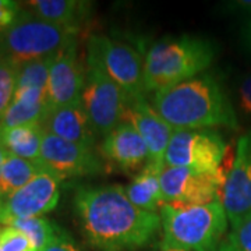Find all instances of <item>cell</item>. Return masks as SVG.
Here are the masks:
<instances>
[{
	"mask_svg": "<svg viewBox=\"0 0 251 251\" xmlns=\"http://www.w3.org/2000/svg\"><path fill=\"white\" fill-rule=\"evenodd\" d=\"M74 211L85 240L98 251L138 250L161 229V215L135 206L119 184L80 187Z\"/></svg>",
	"mask_w": 251,
	"mask_h": 251,
	"instance_id": "1",
	"label": "cell"
},
{
	"mask_svg": "<svg viewBox=\"0 0 251 251\" xmlns=\"http://www.w3.org/2000/svg\"><path fill=\"white\" fill-rule=\"evenodd\" d=\"M152 108L176 128H239L232 100L214 74L204 73L153 92Z\"/></svg>",
	"mask_w": 251,
	"mask_h": 251,
	"instance_id": "2",
	"label": "cell"
},
{
	"mask_svg": "<svg viewBox=\"0 0 251 251\" xmlns=\"http://www.w3.org/2000/svg\"><path fill=\"white\" fill-rule=\"evenodd\" d=\"M159 211L162 251L219 250L229 224L221 200L202 205L163 204Z\"/></svg>",
	"mask_w": 251,
	"mask_h": 251,
	"instance_id": "3",
	"label": "cell"
},
{
	"mask_svg": "<svg viewBox=\"0 0 251 251\" xmlns=\"http://www.w3.org/2000/svg\"><path fill=\"white\" fill-rule=\"evenodd\" d=\"M216 46L200 36L181 35L156 41L144 59L145 92L163 88L197 77L215 60Z\"/></svg>",
	"mask_w": 251,
	"mask_h": 251,
	"instance_id": "4",
	"label": "cell"
},
{
	"mask_svg": "<svg viewBox=\"0 0 251 251\" xmlns=\"http://www.w3.org/2000/svg\"><path fill=\"white\" fill-rule=\"evenodd\" d=\"M77 29L44 21L23 7L14 24L0 34V59L20 67L53 56L77 39Z\"/></svg>",
	"mask_w": 251,
	"mask_h": 251,
	"instance_id": "5",
	"label": "cell"
},
{
	"mask_svg": "<svg viewBox=\"0 0 251 251\" xmlns=\"http://www.w3.org/2000/svg\"><path fill=\"white\" fill-rule=\"evenodd\" d=\"M87 66L108 75L128 98L144 97V60L133 46L105 35L90 36Z\"/></svg>",
	"mask_w": 251,
	"mask_h": 251,
	"instance_id": "6",
	"label": "cell"
},
{
	"mask_svg": "<svg viewBox=\"0 0 251 251\" xmlns=\"http://www.w3.org/2000/svg\"><path fill=\"white\" fill-rule=\"evenodd\" d=\"M227 145L212 128H176L165 152V166L216 172Z\"/></svg>",
	"mask_w": 251,
	"mask_h": 251,
	"instance_id": "7",
	"label": "cell"
},
{
	"mask_svg": "<svg viewBox=\"0 0 251 251\" xmlns=\"http://www.w3.org/2000/svg\"><path fill=\"white\" fill-rule=\"evenodd\" d=\"M127 102L128 97L117 84L98 69L87 66L81 105L95 134L105 137L125 122Z\"/></svg>",
	"mask_w": 251,
	"mask_h": 251,
	"instance_id": "8",
	"label": "cell"
},
{
	"mask_svg": "<svg viewBox=\"0 0 251 251\" xmlns=\"http://www.w3.org/2000/svg\"><path fill=\"white\" fill-rule=\"evenodd\" d=\"M63 180L49 169H42L24 187L0 201V225L18 219L46 215L59 204Z\"/></svg>",
	"mask_w": 251,
	"mask_h": 251,
	"instance_id": "9",
	"label": "cell"
},
{
	"mask_svg": "<svg viewBox=\"0 0 251 251\" xmlns=\"http://www.w3.org/2000/svg\"><path fill=\"white\" fill-rule=\"evenodd\" d=\"M226 176L219 171L200 172L190 168L165 166L161 173L165 204L202 205L222 197Z\"/></svg>",
	"mask_w": 251,
	"mask_h": 251,
	"instance_id": "10",
	"label": "cell"
},
{
	"mask_svg": "<svg viewBox=\"0 0 251 251\" xmlns=\"http://www.w3.org/2000/svg\"><path fill=\"white\" fill-rule=\"evenodd\" d=\"M39 162L62 180L95 176L105 171L102 158L94 148L66 141L49 133L44 134Z\"/></svg>",
	"mask_w": 251,
	"mask_h": 251,
	"instance_id": "11",
	"label": "cell"
},
{
	"mask_svg": "<svg viewBox=\"0 0 251 251\" xmlns=\"http://www.w3.org/2000/svg\"><path fill=\"white\" fill-rule=\"evenodd\" d=\"M87 78V69L78 57V41L74 39L54 54L46 88L48 105L59 108L80 103Z\"/></svg>",
	"mask_w": 251,
	"mask_h": 251,
	"instance_id": "12",
	"label": "cell"
},
{
	"mask_svg": "<svg viewBox=\"0 0 251 251\" xmlns=\"http://www.w3.org/2000/svg\"><path fill=\"white\" fill-rule=\"evenodd\" d=\"M222 205L230 226L251 216V131L243 134L236 147L232 168L226 175Z\"/></svg>",
	"mask_w": 251,
	"mask_h": 251,
	"instance_id": "13",
	"label": "cell"
},
{
	"mask_svg": "<svg viewBox=\"0 0 251 251\" xmlns=\"http://www.w3.org/2000/svg\"><path fill=\"white\" fill-rule=\"evenodd\" d=\"M126 122L134 126L150 151V161L165 165V152L171 143L175 128L152 108L144 97L128 98Z\"/></svg>",
	"mask_w": 251,
	"mask_h": 251,
	"instance_id": "14",
	"label": "cell"
},
{
	"mask_svg": "<svg viewBox=\"0 0 251 251\" xmlns=\"http://www.w3.org/2000/svg\"><path fill=\"white\" fill-rule=\"evenodd\" d=\"M100 155L122 172L143 169L150 161V151L141 135L130 122H122L113 131L103 137Z\"/></svg>",
	"mask_w": 251,
	"mask_h": 251,
	"instance_id": "15",
	"label": "cell"
},
{
	"mask_svg": "<svg viewBox=\"0 0 251 251\" xmlns=\"http://www.w3.org/2000/svg\"><path fill=\"white\" fill-rule=\"evenodd\" d=\"M41 126L45 133L53 134L70 143L94 148L97 134L85 110L80 103L48 109Z\"/></svg>",
	"mask_w": 251,
	"mask_h": 251,
	"instance_id": "16",
	"label": "cell"
},
{
	"mask_svg": "<svg viewBox=\"0 0 251 251\" xmlns=\"http://www.w3.org/2000/svg\"><path fill=\"white\" fill-rule=\"evenodd\" d=\"M24 9L44 21L78 31L91 18L92 3L82 0H29L24 3Z\"/></svg>",
	"mask_w": 251,
	"mask_h": 251,
	"instance_id": "17",
	"label": "cell"
},
{
	"mask_svg": "<svg viewBox=\"0 0 251 251\" xmlns=\"http://www.w3.org/2000/svg\"><path fill=\"white\" fill-rule=\"evenodd\" d=\"M163 168V163L148 162L134 180L125 187L128 200L140 209L158 212V209H161L165 204L161 188V173Z\"/></svg>",
	"mask_w": 251,
	"mask_h": 251,
	"instance_id": "18",
	"label": "cell"
},
{
	"mask_svg": "<svg viewBox=\"0 0 251 251\" xmlns=\"http://www.w3.org/2000/svg\"><path fill=\"white\" fill-rule=\"evenodd\" d=\"M49 109L46 91L24 88L17 90L11 105L7 109L0 131L4 128H11L17 126L41 123Z\"/></svg>",
	"mask_w": 251,
	"mask_h": 251,
	"instance_id": "19",
	"label": "cell"
},
{
	"mask_svg": "<svg viewBox=\"0 0 251 251\" xmlns=\"http://www.w3.org/2000/svg\"><path fill=\"white\" fill-rule=\"evenodd\" d=\"M44 128L41 123L17 126L0 131V143L6 151L28 161L41 163V148L44 140Z\"/></svg>",
	"mask_w": 251,
	"mask_h": 251,
	"instance_id": "20",
	"label": "cell"
},
{
	"mask_svg": "<svg viewBox=\"0 0 251 251\" xmlns=\"http://www.w3.org/2000/svg\"><path fill=\"white\" fill-rule=\"evenodd\" d=\"M42 169H44V166L38 162L28 161V159L7 152L4 163H3V169H1V196L3 198L17 191L18 188L24 187L28 181L34 179Z\"/></svg>",
	"mask_w": 251,
	"mask_h": 251,
	"instance_id": "21",
	"label": "cell"
},
{
	"mask_svg": "<svg viewBox=\"0 0 251 251\" xmlns=\"http://www.w3.org/2000/svg\"><path fill=\"white\" fill-rule=\"evenodd\" d=\"M9 226H14L20 232L27 236L31 249L34 251H42L50 243L60 226L46 219L44 216L29 218V219H18Z\"/></svg>",
	"mask_w": 251,
	"mask_h": 251,
	"instance_id": "22",
	"label": "cell"
},
{
	"mask_svg": "<svg viewBox=\"0 0 251 251\" xmlns=\"http://www.w3.org/2000/svg\"><path fill=\"white\" fill-rule=\"evenodd\" d=\"M53 56L32 60V62H28L18 67L17 90L34 88V90L46 91L48 80H49V70H50Z\"/></svg>",
	"mask_w": 251,
	"mask_h": 251,
	"instance_id": "23",
	"label": "cell"
},
{
	"mask_svg": "<svg viewBox=\"0 0 251 251\" xmlns=\"http://www.w3.org/2000/svg\"><path fill=\"white\" fill-rule=\"evenodd\" d=\"M18 67L11 62L0 59V126L17 91Z\"/></svg>",
	"mask_w": 251,
	"mask_h": 251,
	"instance_id": "24",
	"label": "cell"
},
{
	"mask_svg": "<svg viewBox=\"0 0 251 251\" xmlns=\"http://www.w3.org/2000/svg\"><path fill=\"white\" fill-rule=\"evenodd\" d=\"M218 251H251V216L232 226Z\"/></svg>",
	"mask_w": 251,
	"mask_h": 251,
	"instance_id": "25",
	"label": "cell"
},
{
	"mask_svg": "<svg viewBox=\"0 0 251 251\" xmlns=\"http://www.w3.org/2000/svg\"><path fill=\"white\" fill-rule=\"evenodd\" d=\"M27 236L14 226H0V251H31Z\"/></svg>",
	"mask_w": 251,
	"mask_h": 251,
	"instance_id": "26",
	"label": "cell"
},
{
	"mask_svg": "<svg viewBox=\"0 0 251 251\" xmlns=\"http://www.w3.org/2000/svg\"><path fill=\"white\" fill-rule=\"evenodd\" d=\"M23 7L18 1L13 0H0V34H3L17 20Z\"/></svg>",
	"mask_w": 251,
	"mask_h": 251,
	"instance_id": "27",
	"label": "cell"
},
{
	"mask_svg": "<svg viewBox=\"0 0 251 251\" xmlns=\"http://www.w3.org/2000/svg\"><path fill=\"white\" fill-rule=\"evenodd\" d=\"M237 105L246 116L251 117V74H247L237 87Z\"/></svg>",
	"mask_w": 251,
	"mask_h": 251,
	"instance_id": "28",
	"label": "cell"
},
{
	"mask_svg": "<svg viewBox=\"0 0 251 251\" xmlns=\"http://www.w3.org/2000/svg\"><path fill=\"white\" fill-rule=\"evenodd\" d=\"M42 251H80L77 244L74 243L72 237L64 229H59V232L56 233L50 243L46 246Z\"/></svg>",
	"mask_w": 251,
	"mask_h": 251,
	"instance_id": "29",
	"label": "cell"
},
{
	"mask_svg": "<svg viewBox=\"0 0 251 251\" xmlns=\"http://www.w3.org/2000/svg\"><path fill=\"white\" fill-rule=\"evenodd\" d=\"M227 7L234 10H243V11H250L251 13V0L232 1V3H227Z\"/></svg>",
	"mask_w": 251,
	"mask_h": 251,
	"instance_id": "30",
	"label": "cell"
},
{
	"mask_svg": "<svg viewBox=\"0 0 251 251\" xmlns=\"http://www.w3.org/2000/svg\"><path fill=\"white\" fill-rule=\"evenodd\" d=\"M242 35H243V41H244V44H246L247 48L251 50V18L247 21V23H246V25L243 27Z\"/></svg>",
	"mask_w": 251,
	"mask_h": 251,
	"instance_id": "31",
	"label": "cell"
},
{
	"mask_svg": "<svg viewBox=\"0 0 251 251\" xmlns=\"http://www.w3.org/2000/svg\"><path fill=\"white\" fill-rule=\"evenodd\" d=\"M6 155H7V151L3 147V144L0 143V200L3 198V196H1V169H3V163H4V159H6Z\"/></svg>",
	"mask_w": 251,
	"mask_h": 251,
	"instance_id": "32",
	"label": "cell"
},
{
	"mask_svg": "<svg viewBox=\"0 0 251 251\" xmlns=\"http://www.w3.org/2000/svg\"><path fill=\"white\" fill-rule=\"evenodd\" d=\"M166 251H181V250H166Z\"/></svg>",
	"mask_w": 251,
	"mask_h": 251,
	"instance_id": "33",
	"label": "cell"
},
{
	"mask_svg": "<svg viewBox=\"0 0 251 251\" xmlns=\"http://www.w3.org/2000/svg\"><path fill=\"white\" fill-rule=\"evenodd\" d=\"M31 251H34V250H31Z\"/></svg>",
	"mask_w": 251,
	"mask_h": 251,
	"instance_id": "34",
	"label": "cell"
}]
</instances>
